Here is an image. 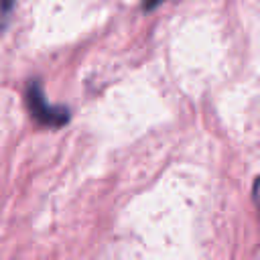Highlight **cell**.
Wrapping results in <instances>:
<instances>
[{
  "label": "cell",
  "instance_id": "1",
  "mask_svg": "<svg viewBox=\"0 0 260 260\" xmlns=\"http://www.w3.org/2000/svg\"><path fill=\"white\" fill-rule=\"evenodd\" d=\"M26 106H28V112L30 116L43 124V126H63L69 122V110L63 108V106H51L47 100H45V93H43V87L37 79H32L26 87Z\"/></svg>",
  "mask_w": 260,
  "mask_h": 260
},
{
  "label": "cell",
  "instance_id": "2",
  "mask_svg": "<svg viewBox=\"0 0 260 260\" xmlns=\"http://www.w3.org/2000/svg\"><path fill=\"white\" fill-rule=\"evenodd\" d=\"M12 8H14V0H0V28H4V24L8 22Z\"/></svg>",
  "mask_w": 260,
  "mask_h": 260
},
{
  "label": "cell",
  "instance_id": "3",
  "mask_svg": "<svg viewBox=\"0 0 260 260\" xmlns=\"http://www.w3.org/2000/svg\"><path fill=\"white\" fill-rule=\"evenodd\" d=\"M252 199H254V203H256V207H258V211H260V177L256 179V183H254V187H252Z\"/></svg>",
  "mask_w": 260,
  "mask_h": 260
}]
</instances>
